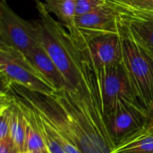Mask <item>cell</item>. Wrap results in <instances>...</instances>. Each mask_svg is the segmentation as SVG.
<instances>
[{"mask_svg":"<svg viewBox=\"0 0 153 153\" xmlns=\"http://www.w3.org/2000/svg\"><path fill=\"white\" fill-rule=\"evenodd\" d=\"M82 80L77 88H65L51 97L61 108L82 153H110L108 134L96 71L82 61Z\"/></svg>","mask_w":153,"mask_h":153,"instance_id":"cell-1","label":"cell"},{"mask_svg":"<svg viewBox=\"0 0 153 153\" xmlns=\"http://www.w3.org/2000/svg\"><path fill=\"white\" fill-rule=\"evenodd\" d=\"M39 14V43L56 64L70 88H77L82 80V60L70 33L59 21L47 11L44 3L38 1Z\"/></svg>","mask_w":153,"mask_h":153,"instance_id":"cell-2","label":"cell"},{"mask_svg":"<svg viewBox=\"0 0 153 153\" xmlns=\"http://www.w3.org/2000/svg\"><path fill=\"white\" fill-rule=\"evenodd\" d=\"M82 59L91 66L100 69L119 65L123 59L120 33L89 32L74 27L66 28Z\"/></svg>","mask_w":153,"mask_h":153,"instance_id":"cell-3","label":"cell"},{"mask_svg":"<svg viewBox=\"0 0 153 153\" xmlns=\"http://www.w3.org/2000/svg\"><path fill=\"white\" fill-rule=\"evenodd\" d=\"M0 77L2 87L16 83L33 92L48 96L56 91L23 53L1 43Z\"/></svg>","mask_w":153,"mask_h":153,"instance_id":"cell-4","label":"cell"},{"mask_svg":"<svg viewBox=\"0 0 153 153\" xmlns=\"http://www.w3.org/2000/svg\"><path fill=\"white\" fill-rule=\"evenodd\" d=\"M122 64L134 93L150 113L153 108V60L127 38L122 37Z\"/></svg>","mask_w":153,"mask_h":153,"instance_id":"cell-5","label":"cell"},{"mask_svg":"<svg viewBox=\"0 0 153 153\" xmlns=\"http://www.w3.org/2000/svg\"><path fill=\"white\" fill-rule=\"evenodd\" d=\"M2 90H11L26 100L48 122L55 135L66 153H82L77 146L69 124L61 108L51 96L33 92L16 83L2 87Z\"/></svg>","mask_w":153,"mask_h":153,"instance_id":"cell-6","label":"cell"},{"mask_svg":"<svg viewBox=\"0 0 153 153\" xmlns=\"http://www.w3.org/2000/svg\"><path fill=\"white\" fill-rule=\"evenodd\" d=\"M0 43L24 55L39 45V22H29L15 13L6 0H0Z\"/></svg>","mask_w":153,"mask_h":153,"instance_id":"cell-7","label":"cell"},{"mask_svg":"<svg viewBox=\"0 0 153 153\" xmlns=\"http://www.w3.org/2000/svg\"><path fill=\"white\" fill-rule=\"evenodd\" d=\"M110 139L116 146L150 123L149 111L137 100L124 101L105 116Z\"/></svg>","mask_w":153,"mask_h":153,"instance_id":"cell-8","label":"cell"},{"mask_svg":"<svg viewBox=\"0 0 153 153\" xmlns=\"http://www.w3.org/2000/svg\"><path fill=\"white\" fill-rule=\"evenodd\" d=\"M94 69L97 74L104 117L121 102L137 100L122 63Z\"/></svg>","mask_w":153,"mask_h":153,"instance_id":"cell-9","label":"cell"},{"mask_svg":"<svg viewBox=\"0 0 153 153\" xmlns=\"http://www.w3.org/2000/svg\"><path fill=\"white\" fill-rule=\"evenodd\" d=\"M113 4L118 13L120 35L133 40L153 60V12Z\"/></svg>","mask_w":153,"mask_h":153,"instance_id":"cell-10","label":"cell"},{"mask_svg":"<svg viewBox=\"0 0 153 153\" xmlns=\"http://www.w3.org/2000/svg\"><path fill=\"white\" fill-rule=\"evenodd\" d=\"M68 27L95 33H119L118 13L114 4L108 0L104 5L83 15L76 16L72 25Z\"/></svg>","mask_w":153,"mask_h":153,"instance_id":"cell-11","label":"cell"},{"mask_svg":"<svg viewBox=\"0 0 153 153\" xmlns=\"http://www.w3.org/2000/svg\"><path fill=\"white\" fill-rule=\"evenodd\" d=\"M25 56L56 91L70 88L56 64L40 44L26 53Z\"/></svg>","mask_w":153,"mask_h":153,"instance_id":"cell-12","label":"cell"},{"mask_svg":"<svg viewBox=\"0 0 153 153\" xmlns=\"http://www.w3.org/2000/svg\"><path fill=\"white\" fill-rule=\"evenodd\" d=\"M110 153H153V124L149 123L117 144Z\"/></svg>","mask_w":153,"mask_h":153,"instance_id":"cell-13","label":"cell"},{"mask_svg":"<svg viewBox=\"0 0 153 153\" xmlns=\"http://www.w3.org/2000/svg\"><path fill=\"white\" fill-rule=\"evenodd\" d=\"M11 99H12V113H11L10 137L14 146L19 150L20 152H22L24 151L27 123L23 113L22 112L18 105L14 102L12 96Z\"/></svg>","mask_w":153,"mask_h":153,"instance_id":"cell-14","label":"cell"},{"mask_svg":"<svg viewBox=\"0 0 153 153\" xmlns=\"http://www.w3.org/2000/svg\"><path fill=\"white\" fill-rule=\"evenodd\" d=\"M77 2L78 0H45L44 5L49 13H54L65 27H68L76 16Z\"/></svg>","mask_w":153,"mask_h":153,"instance_id":"cell-15","label":"cell"},{"mask_svg":"<svg viewBox=\"0 0 153 153\" xmlns=\"http://www.w3.org/2000/svg\"><path fill=\"white\" fill-rule=\"evenodd\" d=\"M26 123H27L26 137H25V145H24L23 152H48L47 146L40 134L34 127V126L27 119H26Z\"/></svg>","mask_w":153,"mask_h":153,"instance_id":"cell-16","label":"cell"},{"mask_svg":"<svg viewBox=\"0 0 153 153\" xmlns=\"http://www.w3.org/2000/svg\"><path fill=\"white\" fill-rule=\"evenodd\" d=\"M109 2L134 10L153 12V0H108Z\"/></svg>","mask_w":153,"mask_h":153,"instance_id":"cell-17","label":"cell"},{"mask_svg":"<svg viewBox=\"0 0 153 153\" xmlns=\"http://www.w3.org/2000/svg\"><path fill=\"white\" fill-rule=\"evenodd\" d=\"M107 2L108 0H78L76 5V16L88 13L104 5Z\"/></svg>","mask_w":153,"mask_h":153,"instance_id":"cell-18","label":"cell"},{"mask_svg":"<svg viewBox=\"0 0 153 153\" xmlns=\"http://www.w3.org/2000/svg\"><path fill=\"white\" fill-rule=\"evenodd\" d=\"M15 148L11 137H7L4 140H0V153H12Z\"/></svg>","mask_w":153,"mask_h":153,"instance_id":"cell-19","label":"cell"},{"mask_svg":"<svg viewBox=\"0 0 153 153\" xmlns=\"http://www.w3.org/2000/svg\"><path fill=\"white\" fill-rule=\"evenodd\" d=\"M150 123L153 124V108L152 111L150 112Z\"/></svg>","mask_w":153,"mask_h":153,"instance_id":"cell-20","label":"cell"},{"mask_svg":"<svg viewBox=\"0 0 153 153\" xmlns=\"http://www.w3.org/2000/svg\"><path fill=\"white\" fill-rule=\"evenodd\" d=\"M12 153H20V152H19V150L15 147V148L13 149V151L12 152Z\"/></svg>","mask_w":153,"mask_h":153,"instance_id":"cell-21","label":"cell"},{"mask_svg":"<svg viewBox=\"0 0 153 153\" xmlns=\"http://www.w3.org/2000/svg\"><path fill=\"white\" fill-rule=\"evenodd\" d=\"M20 153H33V152H20Z\"/></svg>","mask_w":153,"mask_h":153,"instance_id":"cell-22","label":"cell"},{"mask_svg":"<svg viewBox=\"0 0 153 153\" xmlns=\"http://www.w3.org/2000/svg\"><path fill=\"white\" fill-rule=\"evenodd\" d=\"M33 153H48V152H33Z\"/></svg>","mask_w":153,"mask_h":153,"instance_id":"cell-23","label":"cell"},{"mask_svg":"<svg viewBox=\"0 0 153 153\" xmlns=\"http://www.w3.org/2000/svg\"><path fill=\"white\" fill-rule=\"evenodd\" d=\"M34 1H36V2H38V1H39V0H34Z\"/></svg>","mask_w":153,"mask_h":153,"instance_id":"cell-24","label":"cell"}]
</instances>
